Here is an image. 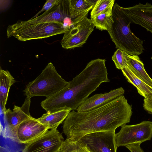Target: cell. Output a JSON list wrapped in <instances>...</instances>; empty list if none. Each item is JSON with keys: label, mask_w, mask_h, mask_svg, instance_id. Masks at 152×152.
I'll use <instances>...</instances> for the list:
<instances>
[{"label": "cell", "mask_w": 152, "mask_h": 152, "mask_svg": "<svg viewBox=\"0 0 152 152\" xmlns=\"http://www.w3.org/2000/svg\"><path fill=\"white\" fill-rule=\"evenodd\" d=\"M132 113L123 95L89 111H71L64 121L62 132L67 138L77 141L88 134L115 130L130 122Z\"/></svg>", "instance_id": "1"}, {"label": "cell", "mask_w": 152, "mask_h": 152, "mask_svg": "<svg viewBox=\"0 0 152 152\" xmlns=\"http://www.w3.org/2000/svg\"><path fill=\"white\" fill-rule=\"evenodd\" d=\"M105 61L100 58L91 61L65 88L42 101V107L46 112L63 109L76 111L100 84L110 81Z\"/></svg>", "instance_id": "2"}, {"label": "cell", "mask_w": 152, "mask_h": 152, "mask_svg": "<svg viewBox=\"0 0 152 152\" xmlns=\"http://www.w3.org/2000/svg\"><path fill=\"white\" fill-rule=\"evenodd\" d=\"M112 16L113 23L107 31L116 48L131 55L142 53L143 41L132 32L130 26L131 21L117 3L113 7Z\"/></svg>", "instance_id": "3"}, {"label": "cell", "mask_w": 152, "mask_h": 152, "mask_svg": "<svg viewBox=\"0 0 152 152\" xmlns=\"http://www.w3.org/2000/svg\"><path fill=\"white\" fill-rule=\"evenodd\" d=\"M70 28L61 22L31 23L18 20L9 25L7 31L8 38L13 36L19 41H25L64 34Z\"/></svg>", "instance_id": "4"}, {"label": "cell", "mask_w": 152, "mask_h": 152, "mask_svg": "<svg viewBox=\"0 0 152 152\" xmlns=\"http://www.w3.org/2000/svg\"><path fill=\"white\" fill-rule=\"evenodd\" d=\"M69 83L58 74L53 64L50 62L39 75L26 85L24 92L25 95L30 98L37 96L47 98L65 88Z\"/></svg>", "instance_id": "5"}, {"label": "cell", "mask_w": 152, "mask_h": 152, "mask_svg": "<svg viewBox=\"0 0 152 152\" xmlns=\"http://www.w3.org/2000/svg\"><path fill=\"white\" fill-rule=\"evenodd\" d=\"M152 137V121H143L132 125L124 124L115 134L117 148L136 143H142Z\"/></svg>", "instance_id": "6"}, {"label": "cell", "mask_w": 152, "mask_h": 152, "mask_svg": "<svg viewBox=\"0 0 152 152\" xmlns=\"http://www.w3.org/2000/svg\"><path fill=\"white\" fill-rule=\"evenodd\" d=\"M31 99L26 96L21 107L14 105L13 111L8 108L3 112L4 124L1 134L4 137L18 142L17 134L19 125L23 121L32 117L29 113Z\"/></svg>", "instance_id": "7"}, {"label": "cell", "mask_w": 152, "mask_h": 152, "mask_svg": "<svg viewBox=\"0 0 152 152\" xmlns=\"http://www.w3.org/2000/svg\"><path fill=\"white\" fill-rule=\"evenodd\" d=\"M94 27L91 19L84 18L65 32L61 42L62 48L68 49L82 46L86 42Z\"/></svg>", "instance_id": "8"}, {"label": "cell", "mask_w": 152, "mask_h": 152, "mask_svg": "<svg viewBox=\"0 0 152 152\" xmlns=\"http://www.w3.org/2000/svg\"><path fill=\"white\" fill-rule=\"evenodd\" d=\"M115 130L87 134L79 142L91 152H116Z\"/></svg>", "instance_id": "9"}, {"label": "cell", "mask_w": 152, "mask_h": 152, "mask_svg": "<svg viewBox=\"0 0 152 152\" xmlns=\"http://www.w3.org/2000/svg\"><path fill=\"white\" fill-rule=\"evenodd\" d=\"M64 141L57 129H50L26 144L22 152H57Z\"/></svg>", "instance_id": "10"}, {"label": "cell", "mask_w": 152, "mask_h": 152, "mask_svg": "<svg viewBox=\"0 0 152 152\" xmlns=\"http://www.w3.org/2000/svg\"><path fill=\"white\" fill-rule=\"evenodd\" d=\"M132 23L139 25L152 33V5L140 3L133 7H121Z\"/></svg>", "instance_id": "11"}, {"label": "cell", "mask_w": 152, "mask_h": 152, "mask_svg": "<svg viewBox=\"0 0 152 152\" xmlns=\"http://www.w3.org/2000/svg\"><path fill=\"white\" fill-rule=\"evenodd\" d=\"M49 129L32 117L19 126L17 134L18 142L27 144L42 135Z\"/></svg>", "instance_id": "12"}, {"label": "cell", "mask_w": 152, "mask_h": 152, "mask_svg": "<svg viewBox=\"0 0 152 152\" xmlns=\"http://www.w3.org/2000/svg\"><path fill=\"white\" fill-rule=\"evenodd\" d=\"M68 17L70 18L68 0H60L50 9L27 21L31 23L58 22L64 24L65 19Z\"/></svg>", "instance_id": "13"}, {"label": "cell", "mask_w": 152, "mask_h": 152, "mask_svg": "<svg viewBox=\"0 0 152 152\" xmlns=\"http://www.w3.org/2000/svg\"><path fill=\"white\" fill-rule=\"evenodd\" d=\"M124 90L121 87L103 94H96L88 97L77 108L78 112L89 111L98 107L124 95Z\"/></svg>", "instance_id": "14"}, {"label": "cell", "mask_w": 152, "mask_h": 152, "mask_svg": "<svg viewBox=\"0 0 152 152\" xmlns=\"http://www.w3.org/2000/svg\"><path fill=\"white\" fill-rule=\"evenodd\" d=\"M96 1L90 0H68L71 26L87 17L88 12L93 9Z\"/></svg>", "instance_id": "15"}, {"label": "cell", "mask_w": 152, "mask_h": 152, "mask_svg": "<svg viewBox=\"0 0 152 152\" xmlns=\"http://www.w3.org/2000/svg\"><path fill=\"white\" fill-rule=\"evenodd\" d=\"M71 111L70 110L63 109L52 112H46L37 120L49 129H57Z\"/></svg>", "instance_id": "16"}, {"label": "cell", "mask_w": 152, "mask_h": 152, "mask_svg": "<svg viewBox=\"0 0 152 152\" xmlns=\"http://www.w3.org/2000/svg\"><path fill=\"white\" fill-rule=\"evenodd\" d=\"M128 82L137 88L139 94L145 99H152V88L137 77L127 66L121 70Z\"/></svg>", "instance_id": "17"}, {"label": "cell", "mask_w": 152, "mask_h": 152, "mask_svg": "<svg viewBox=\"0 0 152 152\" xmlns=\"http://www.w3.org/2000/svg\"><path fill=\"white\" fill-rule=\"evenodd\" d=\"M127 66L138 78L152 88V79L146 72L143 62L137 55H129Z\"/></svg>", "instance_id": "18"}, {"label": "cell", "mask_w": 152, "mask_h": 152, "mask_svg": "<svg viewBox=\"0 0 152 152\" xmlns=\"http://www.w3.org/2000/svg\"><path fill=\"white\" fill-rule=\"evenodd\" d=\"M0 104L3 112L6 109V105L11 86L15 82V78L7 70H0Z\"/></svg>", "instance_id": "19"}, {"label": "cell", "mask_w": 152, "mask_h": 152, "mask_svg": "<svg viewBox=\"0 0 152 152\" xmlns=\"http://www.w3.org/2000/svg\"><path fill=\"white\" fill-rule=\"evenodd\" d=\"M113 7L106 10L91 19L96 29L101 31H107L110 28L113 23L112 16Z\"/></svg>", "instance_id": "20"}, {"label": "cell", "mask_w": 152, "mask_h": 152, "mask_svg": "<svg viewBox=\"0 0 152 152\" xmlns=\"http://www.w3.org/2000/svg\"><path fill=\"white\" fill-rule=\"evenodd\" d=\"M57 152H87V151L86 147L78 141L66 138Z\"/></svg>", "instance_id": "21"}, {"label": "cell", "mask_w": 152, "mask_h": 152, "mask_svg": "<svg viewBox=\"0 0 152 152\" xmlns=\"http://www.w3.org/2000/svg\"><path fill=\"white\" fill-rule=\"evenodd\" d=\"M114 0H97L91 12V18H92L106 10L113 7Z\"/></svg>", "instance_id": "22"}, {"label": "cell", "mask_w": 152, "mask_h": 152, "mask_svg": "<svg viewBox=\"0 0 152 152\" xmlns=\"http://www.w3.org/2000/svg\"><path fill=\"white\" fill-rule=\"evenodd\" d=\"M130 55L119 49L114 52L112 56L116 68L121 70L127 66V60Z\"/></svg>", "instance_id": "23"}, {"label": "cell", "mask_w": 152, "mask_h": 152, "mask_svg": "<svg viewBox=\"0 0 152 152\" xmlns=\"http://www.w3.org/2000/svg\"><path fill=\"white\" fill-rule=\"evenodd\" d=\"M60 0H47L45 3L42 9L31 18L37 17L38 15L44 11H47L59 2Z\"/></svg>", "instance_id": "24"}, {"label": "cell", "mask_w": 152, "mask_h": 152, "mask_svg": "<svg viewBox=\"0 0 152 152\" xmlns=\"http://www.w3.org/2000/svg\"><path fill=\"white\" fill-rule=\"evenodd\" d=\"M141 143H133L126 146V147L131 152H144L141 148Z\"/></svg>", "instance_id": "25"}, {"label": "cell", "mask_w": 152, "mask_h": 152, "mask_svg": "<svg viewBox=\"0 0 152 152\" xmlns=\"http://www.w3.org/2000/svg\"><path fill=\"white\" fill-rule=\"evenodd\" d=\"M143 107L148 113L152 115V99H144Z\"/></svg>", "instance_id": "26"}, {"label": "cell", "mask_w": 152, "mask_h": 152, "mask_svg": "<svg viewBox=\"0 0 152 152\" xmlns=\"http://www.w3.org/2000/svg\"><path fill=\"white\" fill-rule=\"evenodd\" d=\"M87 152H91L86 148Z\"/></svg>", "instance_id": "27"}, {"label": "cell", "mask_w": 152, "mask_h": 152, "mask_svg": "<svg viewBox=\"0 0 152 152\" xmlns=\"http://www.w3.org/2000/svg\"><path fill=\"white\" fill-rule=\"evenodd\" d=\"M151 59H152V57H151Z\"/></svg>", "instance_id": "28"}]
</instances>
